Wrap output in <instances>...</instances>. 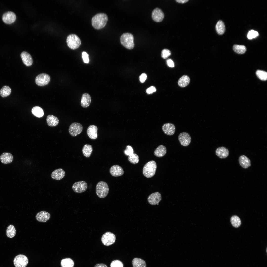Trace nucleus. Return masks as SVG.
I'll return each instance as SVG.
<instances>
[{
    "instance_id": "obj_28",
    "label": "nucleus",
    "mask_w": 267,
    "mask_h": 267,
    "mask_svg": "<svg viewBox=\"0 0 267 267\" xmlns=\"http://www.w3.org/2000/svg\"><path fill=\"white\" fill-rule=\"evenodd\" d=\"M216 29L219 34L222 35L224 33L225 31V25L222 21L219 20L218 22L216 25Z\"/></svg>"
},
{
    "instance_id": "obj_22",
    "label": "nucleus",
    "mask_w": 267,
    "mask_h": 267,
    "mask_svg": "<svg viewBox=\"0 0 267 267\" xmlns=\"http://www.w3.org/2000/svg\"><path fill=\"white\" fill-rule=\"evenodd\" d=\"M238 160L240 165L243 168H247L251 165L250 159L244 155L241 156Z\"/></svg>"
},
{
    "instance_id": "obj_42",
    "label": "nucleus",
    "mask_w": 267,
    "mask_h": 267,
    "mask_svg": "<svg viewBox=\"0 0 267 267\" xmlns=\"http://www.w3.org/2000/svg\"><path fill=\"white\" fill-rule=\"evenodd\" d=\"M124 152L126 155L129 156L134 153V150L131 146L128 145Z\"/></svg>"
},
{
    "instance_id": "obj_43",
    "label": "nucleus",
    "mask_w": 267,
    "mask_h": 267,
    "mask_svg": "<svg viewBox=\"0 0 267 267\" xmlns=\"http://www.w3.org/2000/svg\"><path fill=\"white\" fill-rule=\"evenodd\" d=\"M82 57L84 63H89V58L88 55L85 52H83L82 53Z\"/></svg>"
},
{
    "instance_id": "obj_33",
    "label": "nucleus",
    "mask_w": 267,
    "mask_h": 267,
    "mask_svg": "<svg viewBox=\"0 0 267 267\" xmlns=\"http://www.w3.org/2000/svg\"><path fill=\"white\" fill-rule=\"evenodd\" d=\"M16 232L15 228L13 225H10L7 227L6 231V234L8 237L13 238L15 236Z\"/></svg>"
},
{
    "instance_id": "obj_47",
    "label": "nucleus",
    "mask_w": 267,
    "mask_h": 267,
    "mask_svg": "<svg viewBox=\"0 0 267 267\" xmlns=\"http://www.w3.org/2000/svg\"><path fill=\"white\" fill-rule=\"evenodd\" d=\"M94 267H107L105 264L103 263L98 264H96Z\"/></svg>"
},
{
    "instance_id": "obj_5",
    "label": "nucleus",
    "mask_w": 267,
    "mask_h": 267,
    "mask_svg": "<svg viewBox=\"0 0 267 267\" xmlns=\"http://www.w3.org/2000/svg\"><path fill=\"white\" fill-rule=\"evenodd\" d=\"M109 191L108 186L106 182L100 181L97 184L96 187V193L100 198L106 197Z\"/></svg>"
},
{
    "instance_id": "obj_45",
    "label": "nucleus",
    "mask_w": 267,
    "mask_h": 267,
    "mask_svg": "<svg viewBox=\"0 0 267 267\" xmlns=\"http://www.w3.org/2000/svg\"><path fill=\"white\" fill-rule=\"evenodd\" d=\"M147 78V75L145 73L142 74L139 76V80L142 83L144 82Z\"/></svg>"
},
{
    "instance_id": "obj_29",
    "label": "nucleus",
    "mask_w": 267,
    "mask_h": 267,
    "mask_svg": "<svg viewBox=\"0 0 267 267\" xmlns=\"http://www.w3.org/2000/svg\"><path fill=\"white\" fill-rule=\"evenodd\" d=\"M31 112L33 115L38 118L42 117L44 114L43 109L38 106L33 107L32 109Z\"/></svg>"
},
{
    "instance_id": "obj_2",
    "label": "nucleus",
    "mask_w": 267,
    "mask_h": 267,
    "mask_svg": "<svg viewBox=\"0 0 267 267\" xmlns=\"http://www.w3.org/2000/svg\"><path fill=\"white\" fill-rule=\"evenodd\" d=\"M157 165L154 160L148 162L144 166L143 169V173L145 177L150 178L155 174L157 169Z\"/></svg>"
},
{
    "instance_id": "obj_37",
    "label": "nucleus",
    "mask_w": 267,
    "mask_h": 267,
    "mask_svg": "<svg viewBox=\"0 0 267 267\" xmlns=\"http://www.w3.org/2000/svg\"><path fill=\"white\" fill-rule=\"evenodd\" d=\"M128 160L131 163L135 164L138 163L139 161V156L137 154L133 153L128 156Z\"/></svg>"
},
{
    "instance_id": "obj_4",
    "label": "nucleus",
    "mask_w": 267,
    "mask_h": 267,
    "mask_svg": "<svg viewBox=\"0 0 267 267\" xmlns=\"http://www.w3.org/2000/svg\"><path fill=\"white\" fill-rule=\"evenodd\" d=\"M66 42L68 47L74 50L78 48L81 44L79 38L76 35L71 34L68 35L66 39Z\"/></svg>"
},
{
    "instance_id": "obj_15",
    "label": "nucleus",
    "mask_w": 267,
    "mask_h": 267,
    "mask_svg": "<svg viewBox=\"0 0 267 267\" xmlns=\"http://www.w3.org/2000/svg\"><path fill=\"white\" fill-rule=\"evenodd\" d=\"M51 215L50 213L46 211H43L39 212L35 216L36 219L38 221L41 222H45L50 219Z\"/></svg>"
},
{
    "instance_id": "obj_19",
    "label": "nucleus",
    "mask_w": 267,
    "mask_h": 267,
    "mask_svg": "<svg viewBox=\"0 0 267 267\" xmlns=\"http://www.w3.org/2000/svg\"><path fill=\"white\" fill-rule=\"evenodd\" d=\"M20 56L23 63L27 66L32 65L33 60L32 56L30 54L26 51L22 52Z\"/></svg>"
},
{
    "instance_id": "obj_17",
    "label": "nucleus",
    "mask_w": 267,
    "mask_h": 267,
    "mask_svg": "<svg viewBox=\"0 0 267 267\" xmlns=\"http://www.w3.org/2000/svg\"><path fill=\"white\" fill-rule=\"evenodd\" d=\"M109 172L112 176L117 177L122 175L124 174V171L120 166L117 165H114L110 168Z\"/></svg>"
},
{
    "instance_id": "obj_36",
    "label": "nucleus",
    "mask_w": 267,
    "mask_h": 267,
    "mask_svg": "<svg viewBox=\"0 0 267 267\" xmlns=\"http://www.w3.org/2000/svg\"><path fill=\"white\" fill-rule=\"evenodd\" d=\"M232 225L235 228L238 227L241 224V221L239 218L236 215L232 216L230 219Z\"/></svg>"
},
{
    "instance_id": "obj_11",
    "label": "nucleus",
    "mask_w": 267,
    "mask_h": 267,
    "mask_svg": "<svg viewBox=\"0 0 267 267\" xmlns=\"http://www.w3.org/2000/svg\"><path fill=\"white\" fill-rule=\"evenodd\" d=\"M178 139L181 145L184 146H187L191 142V137L188 133L183 132L181 133L179 135Z\"/></svg>"
},
{
    "instance_id": "obj_31",
    "label": "nucleus",
    "mask_w": 267,
    "mask_h": 267,
    "mask_svg": "<svg viewBox=\"0 0 267 267\" xmlns=\"http://www.w3.org/2000/svg\"><path fill=\"white\" fill-rule=\"evenodd\" d=\"M133 267H146V262L143 260L139 258H135L132 261Z\"/></svg>"
},
{
    "instance_id": "obj_3",
    "label": "nucleus",
    "mask_w": 267,
    "mask_h": 267,
    "mask_svg": "<svg viewBox=\"0 0 267 267\" xmlns=\"http://www.w3.org/2000/svg\"><path fill=\"white\" fill-rule=\"evenodd\" d=\"M120 41L121 44L128 49H131L134 47V37L131 33H127L123 34L121 36Z\"/></svg>"
},
{
    "instance_id": "obj_23",
    "label": "nucleus",
    "mask_w": 267,
    "mask_h": 267,
    "mask_svg": "<svg viewBox=\"0 0 267 267\" xmlns=\"http://www.w3.org/2000/svg\"><path fill=\"white\" fill-rule=\"evenodd\" d=\"M0 159L2 163L5 164H9L12 161L13 156L10 153L4 152L0 156Z\"/></svg>"
},
{
    "instance_id": "obj_46",
    "label": "nucleus",
    "mask_w": 267,
    "mask_h": 267,
    "mask_svg": "<svg viewBox=\"0 0 267 267\" xmlns=\"http://www.w3.org/2000/svg\"><path fill=\"white\" fill-rule=\"evenodd\" d=\"M167 64L169 67H173L174 66V63L173 61L171 59H168L166 61Z\"/></svg>"
},
{
    "instance_id": "obj_20",
    "label": "nucleus",
    "mask_w": 267,
    "mask_h": 267,
    "mask_svg": "<svg viewBox=\"0 0 267 267\" xmlns=\"http://www.w3.org/2000/svg\"><path fill=\"white\" fill-rule=\"evenodd\" d=\"M98 128L97 127L94 125L88 127L87 130V133L88 137L92 139H95L97 138Z\"/></svg>"
},
{
    "instance_id": "obj_8",
    "label": "nucleus",
    "mask_w": 267,
    "mask_h": 267,
    "mask_svg": "<svg viewBox=\"0 0 267 267\" xmlns=\"http://www.w3.org/2000/svg\"><path fill=\"white\" fill-rule=\"evenodd\" d=\"M83 129V127L81 124L77 122H74L69 126L68 131L71 136L75 137L80 134Z\"/></svg>"
},
{
    "instance_id": "obj_35",
    "label": "nucleus",
    "mask_w": 267,
    "mask_h": 267,
    "mask_svg": "<svg viewBox=\"0 0 267 267\" xmlns=\"http://www.w3.org/2000/svg\"><path fill=\"white\" fill-rule=\"evenodd\" d=\"M61 264L62 267H73L74 265L73 261L69 258L63 259Z\"/></svg>"
},
{
    "instance_id": "obj_27",
    "label": "nucleus",
    "mask_w": 267,
    "mask_h": 267,
    "mask_svg": "<svg viewBox=\"0 0 267 267\" xmlns=\"http://www.w3.org/2000/svg\"><path fill=\"white\" fill-rule=\"evenodd\" d=\"M92 146L89 144H86L83 146L82 152L83 155L86 157H89L93 151Z\"/></svg>"
},
{
    "instance_id": "obj_40",
    "label": "nucleus",
    "mask_w": 267,
    "mask_h": 267,
    "mask_svg": "<svg viewBox=\"0 0 267 267\" xmlns=\"http://www.w3.org/2000/svg\"><path fill=\"white\" fill-rule=\"evenodd\" d=\"M123 263L120 261L116 260L113 261L111 263V267H123Z\"/></svg>"
},
{
    "instance_id": "obj_21",
    "label": "nucleus",
    "mask_w": 267,
    "mask_h": 267,
    "mask_svg": "<svg viewBox=\"0 0 267 267\" xmlns=\"http://www.w3.org/2000/svg\"><path fill=\"white\" fill-rule=\"evenodd\" d=\"M65 175V171L62 169L60 168L54 171L51 174V177L53 179L60 180L62 179Z\"/></svg>"
},
{
    "instance_id": "obj_26",
    "label": "nucleus",
    "mask_w": 267,
    "mask_h": 267,
    "mask_svg": "<svg viewBox=\"0 0 267 267\" xmlns=\"http://www.w3.org/2000/svg\"><path fill=\"white\" fill-rule=\"evenodd\" d=\"M46 121L48 125L50 127H55L59 123V120L58 118L53 115H50L47 117Z\"/></svg>"
},
{
    "instance_id": "obj_7",
    "label": "nucleus",
    "mask_w": 267,
    "mask_h": 267,
    "mask_svg": "<svg viewBox=\"0 0 267 267\" xmlns=\"http://www.w3.org/2000/svg\"><path fill=\"white\" fill-rule=\"evenodd\" d=\"M13 263L16 267H25L28 264V260L25 255L19 254L15 257Z\"/></svg>"
},
{
    "instance_id": "obj_25",
    "label": "nucleus",
    "mask_w": 267,
    "mask_h": 267,
    "mask_svg": "<svg viewBox=\"0 0 267 267\" xmlns=\"http://www.w3.org/2000/svg\"><path fill=\"white\" fill-rule=\"evenodd\" d=\"M167 149L166 147L163 145H160L155 150L154 154L156 156L161 157L165 155Z\"/></svg>"
},
{
    "instance_id": "obj_12",
    "label": "nucleus",
    "mask_w": 267,
    "mask_h": 267,
    "mask_svg": "<svg viewBox=\"0 0 267 267\" xmlns=\"http://www.w3.org/2000/svg\"><path fill=\"white\" fill-rule=\"evenodd\" d=\"M161 196L160 193L158 192L153 193L148 197L147 200L150 204L155 205L160 202L161 200Z\"/></svg>"
},
{
    "instance_id": "obj_48",
    "label": "nucleus",
    "mask_w": 267,
    "mask_h": 267,
    "mask_svg": "<svg viewBox=\"0 0 267 267\" xmlns=\"http://www.w3.org/2000/svg\"><path fill=\"white\" fill-rule=\"evenodd\" d=\"M189 0H176V1L178 2L179 3H183L186 2L188 1Z\"/></svg>"
},
{
    "instance_id": "obj_44",
    "label": "nucleus",
    "mask_w": 267,
    "mask_h": 267,
    "mask_svg": "<svg viewBox=\"0 0 267 267\" xmlns=\"http://www.w3.org/2000/svg\"><path fill=\"white\" fill-rule=\"evenodd\" d=\"M156 88L153 86H151L148 88L146 90V92L148 94H151L154 92L156 91Z\"/></svg>"
},
{
    "instance_id": "obj_24",
    "label": "nucleus",
    "mask_w": 267,
    "mask_h": 267,
    "mask_svg": "<svg viewBox=\"0 0 267 267\" xmlns=\"http://www.w3.org/2000/svg\"><path fill=\"white\" fill-rule=\"evenodd\" d=\"M91 97L88 93H85L83 94L81 101V104L83 108H86L89 106L91 102Z\"/></svg>"
},
{
    "instance_id": "obj_13",
    "label": "nucleus",
    "mask_w": 267,
    "mask_h": 267,
    "mask_svg": "<svg viewBox=\"0 0 267 267\" xmlns=\"http://www.w3.org/2000/svg\"><path fill=\"white\" fill-rule=\"evenodd\" d=\"M16 19L15 14L11 11H8L4 13L3 15L2 19L6 23L10 24L13 22Z\"/></svg>"
},
{
    "instance_id": "obj_1",
    "label": "nucleus",
    "mask_w": 267,
    "mask_h": 267,
    "mask_svg": "<svg viewBox=\"0 0 267 267\" xmlns=\"http://www.w3.org/2000/svg\"><path fill=\"white\" fill-rule=\"evenodd\" d=\"M108 20V17L106 14L103 13H97L92 19V25L96 29H101L105 26Z\"/></svg>"
},
{
    "instance_id": "obj_10",
    "label": "nucleus",
    "mask_w": 267,
    "mask_h": 267,
    "mask_svg": "<svg viewBox=\"0 0 267 267\" xmlns=\"http://www.w3.org/2000/svg\"><path fill=\"white\" fill-rule=\"evenodd\" d=\"M87 188V183L86 182L83 181L76 182L72 186V189L74 192L78 193L85 192Z\"/></svg>"
},
{
    "instance_id": "obj_32",
    "label": "nucleus",
    "mask_w": 267,
    "mask_h": 267,
    "mask_svg": "<svg viewBox=\"0 0 267 267\" xmlns=\"http://www.w3.org/2000/svg\"><path fill=\"white\" fill-rule=\"evenodd\" d=\"M11 92V90L8 86L5 85L3 86L0 90V95L1 97L4 98L9 96Z\"/></svg>"
},
{
    "instance_id": "obj_39",
    "label": "nucleus",
    "mask_w": 267,
    "mask_h": 267,
    "mask_svg": "<svg viewBox=\"0 0 267 267\" xmlns=\"http://www.w3.org/2000/svg\"><path fill=\"white\" fill-rule=\"evenodd\" d=\"M259 35L258 32L253 30H251L249 31L247 35L248 38L249 39L255 38Z\"/></svg>"
},
{
    "instance_id": "obj_16",
    "label": "nucleus",
    "mask_w": 267,
    "mask_h": 267,
    "mask_svg": "<svg viewBox=\"0 0 267 267\" xmlns=\"http://www.w3.org/2000/svg\"><path fill=\"white\" fill-rule=\"evenodd\" d=\"M162 130L166 135L171 136L173 135L175 131V127L173 124L168 123H165L162 126Z\"/></svg>"
},
{
    "instance_id": "obj_6",
    "label": "nucleus",
    "mask_w": 267,
    "mask_h": 267,
    "mask_svg": "<svg viewBox=\"0 0 267 267\" xmlns=\"http://www.w3.org/2000/svg\"><path fill=\"white\" fill-rule=\"evenodd\" d=\"M116 240V237L113 234L110 232H107L102 236L101 240L102 243L105 245L109 246L114 243Z\"/></svg>"
},
{
    "instance_id": "obj_18",
    "label": "nucleus",
    "mask_w": 267,
    "mask_h": 267,
    "mask_svg": "<svg viewBox=\"0 0 267 267\" xmlns=\"http://www.w3.org/2000/svg\"><path fill=\"white\" fill-rule=\"evenodd\" d=\"M216 155L221 159L225 158L228 156L229 152L228 149L222 146L217 148L215 151Z\"/></svg>"
},
{
    "instance_id": "obj_14",
    "label": "nucleus",
    "mask_w": 267,
    "mask_h": 267,
    "mask_svg": "<svg viewBox=\"0 0 267 267\" xmlns=\"http://www.w3.org/2000/svg\"><path fill=\"white\" fill-rule=\"evenodd\" d=\"M152 16L153 19L155 22H160L164 18V14L161 9L156 8L152 11Z\"/></svg>"
},
{
    "instance_id": "obj_41",
    "label": "nucleus",
    "mask_w": 267,
    "mask_h": 267,
    "mask_svg": "<svg viewBox=\"0 0 267 267\" xmlns=\"http://www.w3.org/2000/svg\"><path fill=\"white\" fill-rule=\"evenodd\" d=\"M170 51L167 49H163L162 51L161 56L164 59L167 58L171 54Z\"/></svg>"
},
{
    "instance_id": "obj_38",
    "label": "nucleus",
    "mask_w": 267,
    "mask_h": 267,
    "mask_svg": "<svg viewBox=\"0 0 267 267\" xmlns=\"http://www.w3.org/2000/svg\"><path fill=\"white\" fill-rule=\"evenodd\" d=\"M256 74L257 77L261 80L264 81L267 80V73L266 72L258 70L256 71Z\"/></svg>"
},
{
    "instance_id": "obj_30",
    "label": "nucleus",
    "mask_w": 267,
    "mask_h": 267,
    "mask_svg": "<svg viewBox=\"0 0 267 267\" xmlns=\"http://www.w3.org/2000/svg\"><path fill=\"white\" fill-rule=\"evenodd\" d=\"M190 81V79L189 77L184 75L179 78L178 81V84L180 87H185L189 84Z\"/></svg>"
},
{
    "instance_id": "obj_9",
    "label": "nucleus",
    "mask_w": 267,
    "mask_h": 267,
    "mask_svg": "<svg viewBox=\"0 0 267 267\" xmlns=\"http://www.w3.org/2000/svg\"><path fill=\"white\" fill-rule=\"evenodd\" d=\"M49 76L46 73H43L37 75L35 79L36 84L40 86L46 85L49 82L50 80Z\"/></svg>"
},
{
    "instance_id": "obj_34",
    "label": "nucleus",
    "mask_w": 267,
    "mask_h": 267,
    "mask_svg": "<svg viewBox=\"0 0 267 267\" xmlns=\"http://www.w3.org/2000/svg\"><path fill=\"white\" fill-rule=\"evenodd\" d=\"M233 49L236 53L239 54H242L245 52L246 49L245 46L244 45L235 44L233 46Z\"/></svg>"
}]
</instances>
